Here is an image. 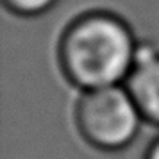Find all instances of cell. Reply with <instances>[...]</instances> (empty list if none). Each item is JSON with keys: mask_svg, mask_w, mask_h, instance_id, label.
I'll return each instance as SVG.
<instances>
[{"mask_svg": "<svg viewBox=\"0 0 159 159\" xmlns=\"http://www.w3.org/2000/svg\"><path fill=\"white\" fill-rule=\"evenodd\" d=\"M130 23L111 9H86L68 20L56 45V61L70 86L82 91L123 86L139 50Z\"/></svg>", "mask_w": 159, "mask_h": 159, "instance_id": "6da1fadb", "label": "cell"}, {"mask_svg": "<svg viewBox=\"0 0 159 159\" xmlns=\"http://www.w3.org/2000/svg\"><path fill=\"white\" fill-rule=\"evenodd\" d=\"M73 123L91 148L113 154L136 141L145 120L127 88L111 86L82 91L73 107Z\"/></svg>", "mask_w": 159, "mask_h": 159, "instance_id": "7a4b0ae2", "label": "cell"}, {"mask_svg": "<svg viewBox=\"0 0 159 159\" xmlns=\"http://www.w3.org/2000/svg\"><path fill=\"white\" fill-rule=\"evenodd\" d=\"M123 86L130 93L145 123L159 129V48L156 45L139 43L134 68Z\"/></svg>", "mask_w": 159, "mask_h": 159, "instance_id": "3957f363", "label": "cell"}, {"mask_svg": "<svg viewBox=\"0 0 159 159\" xmlns=\"http://www.w3.org/2000/svg\"><path fill=\"white\" fill-rule=\"evenodd\" d=\"M59 0H2L4 9L20 18H38L47 15Z\"/></svg>", "mask_w": 159, "mask_h": 159, "instance_id": "277c9868", "label": "cell"}, {"mask_svg": "<svg viewBox=\"0 0 159 159\" xmlns=\"http://www.w3.org/2000/svg\"><path fill=\"white\" fill-rule=\"evenodd\" d=\"M143 159H159V134L148 143L143 154Z\"/></svg>", "mask_w": 159, "mask_h": 159, "instance_id": "5b68a950", "label": "cell"}]
</instances>
